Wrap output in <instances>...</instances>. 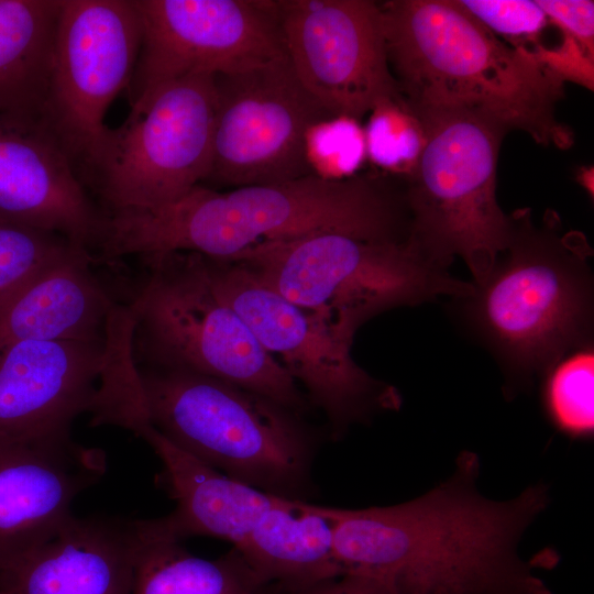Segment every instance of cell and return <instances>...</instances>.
<instances>
[{
    "label": "cell",
    "mask_w": 594,
    "mask_h": 594,
    "mask_svg": "<svg viewBox=\"0 0 594 594\" xmlns=\"http://www.w3.org/2000/svg\"><path fill=\"white\" fill-rule=\"evenodd\" d=\"M92 253L76 245L0 305V348L23 341L108 338L120 308L92 272Z\"/></svg>",
    "instance_id": "cell-20"
},
{
    "label": "cell",
    "mask_w": 594,
    "mask_h": 594,
    "mask_svg": "<svg viewBox=\"0 0 594 594\" xmlns=\"http://www.w3.org/2000/svg\"><path fill=\"white\" fill-rule=\"evenodd\" d=\"M233 548L261 580L282 587L346 572L336 553L332 522L308 502L282 499Z\"/></svg>",
    "instance_id": "cell-21"
},
{
    "label": "cell",
    "mask_w": 594,
    "mask_h": 594,
    "mask_svg": "<svg viewBox=\"0 0 594 594\" xmlns=\"http://www.w3.org/2000/svg\"><path fill=\"white\" fill-rule=\"evenodd\" d=\"M132 432L142 438L160 459L162 471L157 483L175 502L169 514L143 519L145 530L152 536L177 541L211 537L235 547L266 510L284 499L234 480L191 457L148 421L140 424Z\"/></svg>",
    "instance_id": "cell-19"
},
{
    "label": "cell",
    "mask_w": 594,
    "mask_h": 594,
    "mask_svg": "<svg viewBox=\"0 0 594 594\" xmlns=\"http://www.w3.org/2000/svg\"><path fill=\"white\" fill-rule=\"evenodd\" d=\"M543 376V405L556 428L572 438H588L594 430L592 344L565 355Z\"/></svg>",
    "instance_id": "cell-25"
},
{
    "label": "cell",
    "mask_w": 594,
    "mask_h": 594,
    "mask_svg": "<svg viewBox=\"0 0 594 594\" xmlns=\"http://www.w3.org/2000/svg\"><path fill=\"white\" fill-rule=\"evenodd\" d=\"M0 218L90 252L101 235L103 210L41 116L0 114Z\"/></svg>",
    "instance_id": "cell-16"
},
{
    "label": "cell",
    "mask_w": 594,
    "mask_h": 594,
    "mask_svg": "<svg viewBox=\"0 0 594 594\" xmlns=\"http://www.w3.org/2000/svg\"><path fill=\"white\" fill-rule=\"evenodd\" d=\"M378 4L389 67L411 107L469 110L540 145L572 146L556 116L564 82L531 53L501 41L458 0Z\"/></svg>",
    "instance_id": "cell-3"
},
{
    "label": "cell",
    "mask_w": 594,
    "mask_h": 594,
    "mask_svg": "<svg viewBox=\"0 0 594 594\" xmlns=\"http://www.w3.org/2000/svg\"><path fill=\"white\" fill-rule=\"evenodd\" d=\"M216 112L208 179L234 187L308 176L306 129L333 116L301 85L287 55L232 75L213 76Z\"/></svg>",
    "instance_id": "cell-13"
},
{
    "label": "cell",
    "mask_w": 594,
    "mask_h": 594,
    "mask_svg": "<svg viewBox=\"0 0 594 594\" xmlns=\"http://www.w3.org/2000/svg\"><path fill=\"white\" fill-rule=\"evenodd\" d=\"M550 23L594 54V2L588 0H537Z\"/></svg>",
    "instance_id": "cell-30"
},
{
    "label": "cell",
    "mask_w": 594,
    "mask_h": 594,
    "mask_svg": "<svg viewBox=\"0 0 594 594\" xmlns=\"http://www.w3.org/2000/svg\"><path fill=\"white\" fill-rule=\"evenodd\" d=\"M0 594H4V593L0 590Z\"/></svg>",
    "instance_id": "cell-33"
},
{
    "label": "cell",
    "mask_w": 594,
    "mask_h": 594,
    "mask_svg": "<svg viewBox=\"0 0 594 594\" xmlns=\"http://www.w3.org/2000/svg\"><path fill=\"white\" fill-rule=\"evenodd\" d=\"M228 260L248 266L351 348L356 331L384 311L439 296L463 298L475 289L451 275V264L414 230L393 237L316 233L263 243Z\"/></svg>",
    "instance_id": "cell-5"
},
{
    "label": "cell",
    "mask_w": 594,
    "mask_h": 594,
    "mask_svg": "<svg viewBox=\"0 0 594 594\" xmlns=\"http://www.w3.org/2000/svg\"><path fill=\"white\" fill-rule=\"evenodd\" d=\"M411 231L405 196L374 180H294L220 193L198 185L148 210L105 215L95 250L103 260L194 252L228 260L256 245L323 232L393 237Z\"/></svg>",
    "instance_id": "cell-2"
},
{
    "label": "cell",
    "mask_w": 594,
    "mask_h": 594,
    "mask_svg": "<svg viewBox=\"0 0 594 594\" xmlns=\"http://www.w3.org/2000/svg\"><path fill=\"white\" fill-rule=\"evenodd\" d=\"M479 469V458L464 452L450 477L415 499L358 509L317 505L332 522L345 571L383 578L397 594H553L518 551L548 505V487L488 499L477 490Z\"/></svg>",
    "instance_id": "cell-1"
},
{
    "label": "cell",
    "mask_w": 594,
    "mask_h": 594,
    "mask_svg": "<svg viewBox=\"0 0 594 594\" xmlns=\"http://www.w3.org/2000/svg\"><path fill=\"white\" fill-rule=\"evenodd\" d=\"M287 58L332 114L358 120L400 94L389 67L380 4L370 0H277Z\"/></svg>",
    "instance_id": "cell-14"
},
{
    "label": "cell",
    "mask_w": 594,
    "mask_h": 594,
    "mask_svg": "<svg viewBox=\"0 0 594 594\" xmlns=\"http://www.w3.org/2000/svg\"><path fill=\"white\" fill-rule=\"evenodd\" d=\"M142 29L130 106L193 75H232L284 55L276 1L133 0Z\"/></svg>",
    "instance_id": "cell-12"
},
{
    "label": "cell",
    "mask_w": 594,
    "mask_h": 594,
    "mask_svg": "<svg viewBox=\"0 0 594 594\" xmlns=\"http://www.w3.org/2000/svg\"><path fill=\"white\" fill-rule=\"evenodd\" d=\"M302 154L311 176L328 182L354 178L367 161L364 127L344 114L317 120L305 131Z\"/></svg>",
    "instance_id": "cell-26"
},
{
    "label": "cell",
    "mask_w": 594,
    "mask_h": 594,
    "mask_svg": "<svg viewBox=\"0 0 594 594\" xmlns=\"http://www.w3.org/2000/svg\"><path fill=\"white\" fill-rule=\"evenodd\" d=\"M141 525L132 594H271L272 584L261 580L235 548L218 559H204L182 541L147 534L142 519Z\"/></svg>",
    "instance_id": "cell-23"
},
{
    "label": "cell",
    "mask_w": 594,
    "mask_h": 594,
    "mask_svg": "<svg viewBox=\"0 0 594 594\" xmlns=\"http://www.w3.org/2000/svg\"><path fill=\"white\" fill-rule=\"evenodd\" d=\"M120 339L23 341L0 348V438L70 437L82 414L107 425Z\"/></svg>",
    "instance_id": "cell-15"
},
{
    "label": "cell",
    "mask_w": 594,
    "mask_h": 594,
    "mask_svg": "<svg viewBox=\"0 0 594 594\" xmlns=\"http://www.w3.org/2000/svg\"><path fill=\"white\" fill-rule=\"evenodd\" d=\"M205 256V255H204ZM219 295L239 314L262 348L305 389L326 416L331 436L352 425L399 409L393 385L376 380L316 317L263 283L248 266L207 257Z\"/></svg>",
    "instance_id": "cell-11"
},
{
    "label": "cell",
    "mask_w": 594,
    "mask_h": 594,
    "mask_svg": "<svg viewBox=\"0 0 594 594\" xmlns=\"http://www.w3.org/2000/svg\"><path fill=\"white\" fill-rule=\"evenodd\" d=\"M215 112L210 75L165 82L134 102L88 180L103 212L158 208L208 179Z\"/></svg>",
    "instance_id": "cell-9"
},
{
    "label": "cell",
    "mask_w": 594,
    "mask_h": 594,
    "mask_svg": "<svg viewBox=\"0 0 594 594\" xmlns=\"http://www.w3.org/2000/svg\"><path fill=\"white\" fill-rule=\"evenodd\" d=\"M106 470L103 450L72 437L0 438V568L53 537Z\"/></svg>",
    "instance_id": "cell-17"
},
{
    "label": "cell",
    "mask_w": 594,
    "mask_h": 594,
    "mask_svg": "<svg viewBox=\"0 0 594 594\" xmlns=\"http://www.w3.org/2000/svg\"><path fill=\"white\" fill-rule=\"evenodd\" d=\"M507 246L472 295L454 298L462 321L499 364L507 394L530 387L565 355L592 344V248L547 210H515Z\"/></svg>",
    "instance_id": "cell-4"
},
{
    "label": "cell",
    "mask_w": 594,
    "mask_h": 594,
    "mask_svg": "<svg viewBox=\"0 0 594 594\" xmlns=\"http://www.w3.org/2000/svg\"><path fill=\"white\" fill-rule=\"evenodd\" d=\"M472 16L509 45L531 53L544 44L541 40L550 21L536 1L459 0Z\"/></svg>",
    "instance_id": "cell-28"
},
{
    "label": "cell",
    "mask_w": 594,
    "mask_h": 594,
    "mask_svg": "<svg viewBox=\"0 0 594 594\" xmlns=\"http://www.w3.org/2000/svg\"><path fill=\"white\" fill-rule=\"evenodd\" d=\"M414 109L427 135L417 168L405 180L414 232L447 263L460 256L479 284L510 234L509 215L496 197L497 160L508 130L469 110Z\"/></svg>",
    "instance_id": "cell-8"
},
{
    "label": "cell",
    "mask_w": 594,
    "mask_h": 594,
    "mask_svg": "<svg viewBox=\"0 0 594 594\" xmlns=\"http://www.w3.org/2000/svg\"><path fill=\"white\" fill-rule=\"evenodd\" d=\"M561 36L557 45H539L531 54L563 82L572 81L593 90L594 54L588 53L569 34L561 32Z\"/></svg>",
    "instance_id": "cell-29"
},
{
    "label": "cell",
    "mask_w": 594,
    "mask_h": 594,
    "mask_svg": "<svg viewBox=\"0 0 594 594\" xmlns=\"http://www.w3.org/2000/svg\"><path fill=\"white\" fill-rule=\"evenodd\" d=\"M142 260L150 274L129 305L135 364L219 378L307 411L301 388L215 288L206 256L172 252Z\"/></svg>",
    "instance_id": "cell-7"
},
{
    "label": "cell",
    "mask_w": 594,
    "mask_h": 594,
    "mask_svg": "<svg viewBox=\"0 0 594 594\" xmlns=\"http://www.w3.org/2000/svg\"><path fill=\"white\" fill-rule=\"evenodd\" d=\"M61 0H0V114L41 116Z\"/></svg>",
    "instance_id": "cell-22"
},
{
    "label": "cell",
    "mask_w": 594,
    "mask_h": 594,
    "mask_svg": "<svg viewBox=\"0 0 594 594\" xmlns=\"http://www.w3.org/2000/svg\"><path fill=\"white\" fill-rule=\"evenodd\" d=\"M366 154L375 167L407 180L416 170L427 135L402 94L377 101L364 127Z\"/></svg>",
    "instance_id": "cell-24"
},
{
    "label": "cell",
    "mask_w": 594,
    "mask_h": 594,
    "mask_svg": "<svg viewBox=\"0 0 594 594\" xmlns=\"http://www.w3.org/2000/svg\"><path fill=\"white\" fill-rule=\"evenodd\" d=\"M278 587L284 594H397L393 584L385 579L354 571L301 587Z\"/></svg>",
    "instance_id": "cell-31"
},
{
    "label": "cell",
    "mask_w": 594,
    "mask_h": 594,
    "mask_svg": "<svg viewBox=\"0 0 594 594\" xmlns=\"http://www.w3.org/2000/svg\"><path fill=\"white\" fill-rule=\"evenodd\" d=\"M141 519L73 516L53 537L0 568L4 594H132Z\"/></svg>",
    "instance_id": "cell-18"
},
{
    "label": "cell",
    "mask_w": 594,
    "mask_h": 594,
    "mask_svg": "<svg viewBox=\"0 0 594 594\" xmlns=\"http://www.w3.org/2000/svg\"><path fill=\"white\" fill-rule=\"evenodd\" d=\"M141 38L133 0H61L41 117L84 184L106 151V114L131 82Z\"/></svg>",
    "instance_id": "cell-10"
},
{
    "label": "cell",
    "mask_w": 594,
    "mask_h": 594,
    "mask_svg": "<svg viewBox=\"0 0 594 594\" xmlns=\"http://www.w3.org/2000/svg\"><path fill=\"white\" fill-rule=\"evenodd\" d=\"M578 183L593 197L594 189V170L593 166H583L576 174Z\"/></svg>",
    "instance_id": "cell-32"
},
{
    "label": "cell",
    "mask_w": 594,
    "mask_h": 594,
    "mask_svg": "<svg viewBox=\"0 0 594 594\" xmlns=\"http://www.w3.org/2000/svg\"><path fill=\"white\" fill-rule=\"evenodd\" d=\"M76 245L58 233L0 218V305Z\"/></svg>",
    "instance_id": "cell-27"
},
{
    "label": "cell",
    "mask_w": 594,
    "mask_h": 594,
    "mask_svg": "<svg viewBox=\"0 0 594 594\" xmlns=\"http://www.w3.org/2000/svg\"><path fill=\"white\" fill-rule=\"evenodd\" d=\"M134 366L148 422L177 448L272 495H311L317 443L300 414L219 378Z\"/></svg>",
    "instance_id": "cell-6"
}]
</instances>
